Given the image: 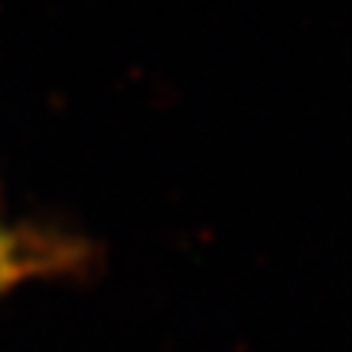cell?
Here are the masks:
<instances>
[{"label":"cell","instance_id":"1","mask_svg":"<svg viewBox=\"0 0 352 352\" xmlns=\"http://www.w3.org/2000/svg\"><path fill=\"white\" fill-rule=\"evenodd\" d=\"M76 261V252L68 241L47 235H30L24 229L0 232V296L30 279L68 270Z\"/></svg>","mask_w":352,"mask_h":352},{"label":"cell","instance_id":"2","mask_svg":"<svg viewBox=\"0 0 352 352\" xmlns=\"http://www.w3.org/2000/svg\"><path fill=\"white\" fill-rule=\"evenodd\" d=\"M6 229H9V226L3 223V220H0V232H6Z\"/></svg>","mask_w":352,"mask_h":352}]
</instances>
